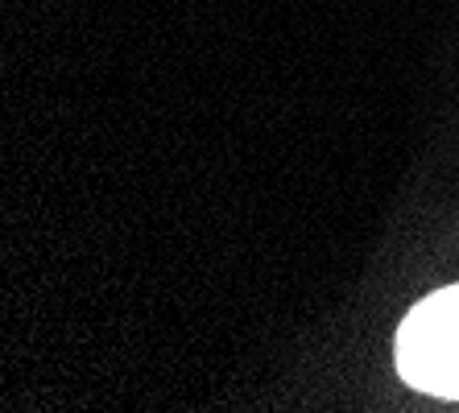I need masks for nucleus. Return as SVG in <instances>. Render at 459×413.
Instances as JSON below:
<instances>
[{"label":"nucleus","instance_id":"obj_1","mask_svg":"<svg viewBox=\"0 0 459 413\" xmlns=\"http://www.w3.org/2000/svg\"><path fill=\"white\" fill-rule=\"evenodd\" d=\"M397 372L414 389L459 401V286L422 297L397 331Z\"/></svg>","mask_w":459,"mask_h":413}]
</instances>
